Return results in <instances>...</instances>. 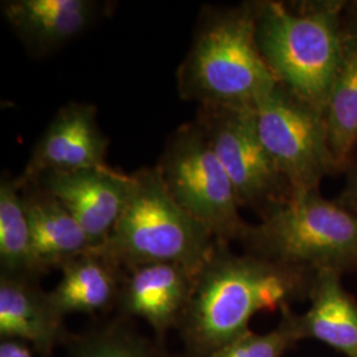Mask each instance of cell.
I'll return each mask as SVG.
<instances>
[{
  "label": "cell",
  "mask_w": 357,
  "mask_h": 357,
  "mask_svg": "<svg viewBox=\"0 0 357 357\" xmlns=\"http://www.w3.org/2000/svg\"><path fill=\"white\" fill-rule=\"evenodd\" d=\"M131 175L125 208L101 248L126 273L151 264H176L197 271L216 238L169 195L156 166Z\"/></svg>",
  "instance_id": "277c9868"
},
{
  "label": "cell",
  "mask_w": 357,
  "mask_h": 357,
  "mask_svg": "<svg viewBox=\"0 0 357 357\" xmlns=\"http://www.w3.org/2000/svg\"><path fill=\"white\" fill-rule=\"evenodd\" d=\"M336 172L351 166L357 149V33L344 35L343 61L324 110Z\"/></svg>",
  "instance_id": "e0dca14e"
},
{
  "label": "cell",
  "mask_w": 357,
  "mask_h": 357,
  "mask_svg": "<svg viewBox=\"0 0 357 357\" xmlns=\"http://www.w3.org/2000/svg\"><path fill=\"white\" fill-rule=\"evenodd\" d=\"M315 274L245 252L216 240L197 270L191 301L178 328L185 357H211L250 331L259 312L289 311L307 301Z\"/></svg>",
  "instance_id": "6da1fadb"
},
{
  "label": "cell",
  "mask_w": 357,
  "mask_h": 357,
  "mask_svg": "<svg viewBox=\"0 0 357 357\" xmlns=\"http://www.w3.org/2000/svg\"><path fill=\"white\" fill-rule=\"evenodd\" d=\"M302 340L291 310L282 314L280 324L266 333L252 330L220 348L211 357H283Z\"/></svg>",
  "instance_id": "ffe728a7"
},
{
  "label": "cell",
  "mask_w": 357,
  "mask_h": 357,
  "mask_svg": "<svg viewBox=\"0 0 357 357\" xmlns=\"http://www.w3.org/2000/svg\"><path fill=\"white\" fill-rule=\"evenodd\" d=\"M96 0H7L1 13L15 33L35 54L63 47L88 29L100 15Z\"/></svg>",
  "instance_id": "5bb4252c"
},
{
  "label": "cell",
  "mask_w": 357,
  "mask_h": 357,
  "mask_svg": "<svg viewBox=\"0 0 357 357\" xmlns=\"http://www.w3.org/2000/svg\"><path fill=\"white\" fill-rule=\"evenodd\" d=\"M126 271L98 250L79 255L61 268V280L50 291L52 303L66 317L96 314L118 305Z\"/></svg>",
  "instance_id": "2e32d148"
},
{
  "label": "cell",
  "mask_w": 357,
  "mask_h": 357,
  "mask_svg": "<svg viewBox=\"0 0 357 357\" xmlns=\"http://www.w3.org/2000/svg\"><path fill=\"white\" fill-rule=\"evenodd\" d=\"M176 78L183 100L212 109H253L275 89L257 41L255 3L205 8Z\"/></svg>",
  "instance_id": "7a4b0ae2"
},
{
  "label": "cell",
  "mask_w": 357,
  "mask_h": 357,
  "mask_svg": "<svg viewBox=\"0 0 357 357\" xmlns=\"http://www.w3.org/2000/svg\"><path fill=\"white\" fill-rule=\"evenodd\" d=\"M109 139L97 122V109L84 102L64 105L38 139L20 183H32L48 172L106 168Z\"/></svg>",
  "instance_id": "9c48e42d"
},
{
  "label": "cell",
  "mask_w": 357,
  "mask_h": 357,
  "mask_svg": "<svg viewBox=\"0 0 357 357\" xmlns=\"http://www.w3.org/2000/svg\"><path fill=\"white\" fill-rule=\"evenodd\" d=\"M64 318L52 303L50 291L38 280L0 277V337L32 347L50 357L57 345L66 344Z\"/></svg>",
  "instance_id": "4fadbf2b"
},
{
  "label": "cell",
  "mask_w": 357,
  "mask_h": 357,
  "mask_svg": "<svg viewBox=\"0 0 357 357\" xmlns=\"http://www.w3.org/2000/svg\"><path fill=\"white\" fill-rule=\"evenodd\" d=\"M196 119L228 174L241 208L264 216L291 195L261 142L253 109L199 107Z\"/></svg>",
  "instance_id": "ba28073f"
},
{
  "label": "cell",
  "mask_w": 357,
  "mask_h": 357,
  "mask_svg": "<svg viewBox=\"0 0 357 357\" xmlns=\"http://www.w3.org/2000/svg\"><path fill=\"white\" fill-rule=\"evenodd\" d=\"M0 357H32L31 347L17 340H1Z\"/></svg>",
  "instance_id": "7402d4cb"
},
{
  "label": "cell",
  "mask_w": 357,
  "mask_h": 357,
  "mask_svg": "<svg viewBox=\"0 0 357 357\" xmlns=\"http://www.w3.org/2000/svg\"><path fill=\"white\" fill-rule=\"evenodd\" d=\"M0 277L38 280L22 188L6 174L0 180Z\"/></svg>",
  "instance_id": "ac0fdd59"
},
{
  "label": "cell",
  "mask_w": 357,
  "mask_h": 357,
  "mask_svg": "<svg viewBox=\"0 0 357 357\" xmlns=\"http://www.w3.org/2000/svg\"><path fill=\"white\" fill-rule=\"evenodd\" d=\"M257 131L291 193L318 191L336 172L324 115L278 85L253 107Z\"/></svg>",
  "instance_id": "52a82bcc"
},
{
  "label": "cell",
  "mask_w": 357,
  "mask_h": 357,
  "mask_svg": "<svg viewBox=\"0 0 357 357\" xmlns=\"http://www.w3.org/2000/svg\"><path fill=\"white\" fill-rule=\"evenodd\" d=\"M342 8L336 1L255 3L258 47L278 84L323 115L343 61Z\"/></svg>",
  "instance_id": "3957f363"
},
{
  "label": "cell",
  "mask_w": 357,
  "mask_h": 357,
  "mask_svg": "<svg viewBox=\"0 0 357 357\" xmlns=\"http://www.w3.org/2000/svg\"><path fill=\"white\" fill-rule=\"evenodd\" d=\"M19 185L29 221L33 271L38 280L94 250L76 218L40 181H19Z\"/></svg>",
  "instance_id": "7c38bea8"
},
{
  "label": "cell",
  "mask_w": 357,
  "mask_h": 357,
  "mask_svg": "<svg viewBox=\"0 0 357 357\" xmlns=\"http://www.w3.org/2000/svg\"><path fill=\"white\" fill-rule=\"evenodd\" d=\"M310 307L296 315V326L303 339H314L357 357V302L342 284V274L326 270L315 274L310 291Z\"/></svg>",
  "instance_id": "9a60e30c"
},
{
  "label": "cell",
  "mask_w": 357,
  "mask_h": 357,
  "mask_svg": "<svg viewBox=\"0 0 357 357\" xmlns=\"http://www.w3.org/2000/svg\"><path fill=\"white\" fill-rule=\"evenodd\" d=\"M156 168L175 202L216 240L243 241L250 224L243 221L233 184L197 119L174 131Z\"/></svg>",
  "instance_id": "8992f818"
},
{
  "label": "cell",
  "mask_w": 357,
  "mask_h": 357,
  "mask_svg": "<svg viewBox=\"0 0 357 357\" xmlns=\"http://www.w3.org/2000/svg\"><path fill=\"white\" fill-rule=\"evenodd\" d=\"M246 252L312 274L357 271V215L318 191L291 193L249 225Z\"/></svg>",
  "instance_id": "5b68a950"
},
{
  "label": "cell",
  "mask_w": 357,
  "mask_h": 357,
  "mask_svg": "<svg viewBox=\"0 0 357 357\" xmlns=\"http://www.w3.org/2000/svg\"><path fill=\"white\" fill-rule=\"evenodd\" d=\"M196 273L176 264H151L130 270L116 305L119 315L144 320L163 337L184 318Z\"/></svg>",
  "instance_id": "8fae6325"
},
{
  "label": "cell",
  "mask_w": 357,
  "mask_h": 357,
  "mask_svg": "<svg viewBox=\"0 0 357 357\" xmlns=\"http://www.w3.org/2000/svg\"><path fill=\"white\" fill-rule=\"evenodd\" d=\"M339 203L357 215V162L351 171L347 188L343 192Z\"/></svg>",
  "instance_id": "44dd1931"
},
{
  "label": "cell",
  "mask_w": 357,
  "mask_h": 357,
  "mask_svg": "<svg viewBox=\"0 0 357 357\" xmlns=\"http://www.w3.org/2000/svg\"><path fill=\"white\" fill-rule=\"evenodd\" d=\"M38 181L76 218L96 250L106 243L125 208L131 175L106 167L48 172Z\"/></svg>",
  "instance_id": "30bf717a"
},
{
  "label": "cell",
  "mask_w": 357,
  "mask_h": 357,
  "mask_svg": "<svg viewBox=\"0 0 357 357\" xmlns=\"http://www.w3.org/2000/svg\"><path fill=\"white\" fill-rule=\"evenodd\" d=\"M70 357H168L160 345L132 331L123 318L68 340Z\"/></svg>",
  "instance_id": "d6986e66"
}]
</instances>
